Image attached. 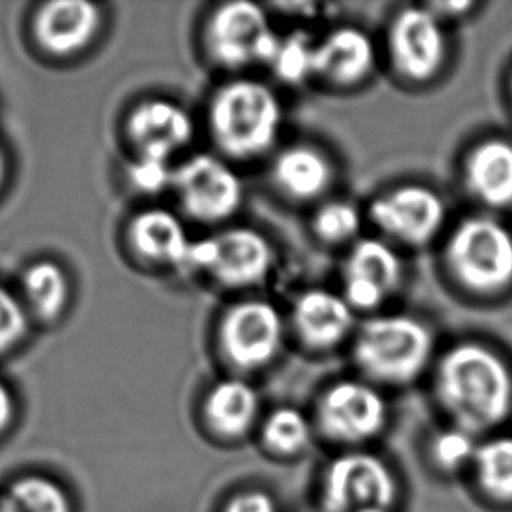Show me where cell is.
Segmentation results:
<instances>
[{"instance_id": "26", "label": "cell", "mask_w": 512, "mask_h": 512, "mask_svg": "<svg viewBox=\"0 0 512 512\" xmlns=\"http://www.w3.org/2000/svg\"><path fill=\"white\" fill-rule=\"evenodd\" d=\"M270 67L285 84L296 86L305 83L310 77H315V42L303 32L282 37Z\"/></svg>"}, {"instance_id": "1", "label": "cell", "mask_w": 512, "mask_h": 512, "mask_svg": "<svg viewBox=\"0 0 512 512\" xmlns=\"http://www.w3.org/2000/svg\"><path fill=\"white\" fill-rule=\"evenodd\" d=\"M437 399L451 422L479 439L512 413V376L485 346L460 345L444 355L436 378Z\"/></svg>"}, {"instance_id": "11", "label": "cell", "mask_w": 512, "mask_h": 512, "mask_svg": "<svg viewBox=\"0 0 512 512\" xmlns=\"http://www.w3.org/2000/svg\"><path fill=\"white\" fill-rule=\"evenodd\" d=\"M446 53L439 18L430 9L408 7L395 16L388 30V56L399 76L423 83L436 76Z\"/></svg>"}, {"instance_id": "13", "label": "cell", "mask_w": 512, "mask_h": 512, "mask_svg": "<svg viewBox=\"0 0 512 512\" xmlns=\"http://www.w3.org/2000/svg\"><path fill=\"white\" fill-rule=\"evenodd\" d=\"M401 278V259L387 242L360 238L346 257L343 298L353 312H373L397 291Z\"/></svg>"}, {"instance_id": "23", "label": "cell", "mask_w": 512, "mask_h": 512, "mask_svg": "<svg viewBox=\"0 0 512 512\" xmlns=\"http://www.w3.org/2000/svg\"><path fill=\"white\" fill-rule=\"evenodd\" d=\"M0 512H72L69 493L55 479L28 472L0 492Z\"/></svg>"}, {"instance_id": "14", "label": "cell", "mask_w": 512, "mask_h": 512, "mask_svg": "<svg viewBox=\"0 0 512 512\" xmlns=\"http://www.w3.org/2000/svg\"><path fill=\"white\" fill-rule=\"evenodd\" d=\"M126 137L140 158L172 163L173 156L193 142V118L172 100L149 98L128 114Z\"/></svg>"}, {"instance_id": "4", "label": "cell", "mask_w": 512, "mask_h": 512, "mask_svg": "<svg viewBox=\"0 0 512 512\" xmlns=\"http://www.w3.org/2000/svg\"><path fill=\"white\" fill-rule=\"evenodd\" d=\"M203 39L212 62L229 70L254 63L271 65L282 41L263 7L245 0L217 7L208 18Z\"/></svg>"}, {"instance_id": "34", "label": "cell", "mask_w": 512, "mask_h": 512, "mask_svg": "<svg viewBox=\"0 0 512 512\" xmlns=\"http://www.w3.org/2000/svg\"><path fill=\"white\" fill-rule=\"evenodd\" d=\"M359 512H390V511H387V509H364V511H359Z\"/></svg>"}, {"instance_id": "6", "label": "cell", "mask_w": 512, "mask_h": 512, "mask_svg": "<svg viewBox=\"0 0 512 512\" xmlns=\"http://www.w3.org/2000/svg\"><path fill=\"white\" fill-rule=\"evenodd\" d=\"M273 266V249L256 229L229 228L191 243L184 270L203 271L228 289L263 284Z\"/></svg>"}, {"instance_id": "32", "label": "cell", "mask_w": 512, "mask_h": 512, "mask_svg": "<svg viewBox=\"0 0 512 512\" xmlns=\"http://www.w3.org/2000/svg\"><path fill=\"white\" fill-rule=\"evenodd\" d=\"M16 418V401L13 392L4 381H0V437L6 436Z\"/></svg>"}, {"instance_id": "8", "label": "cell", "mask_w": 512, "mask_h": 512, "mask_svg": "<svg viewBox=\"0 0 512 512\" xmlns=\"http://www.w3.org/2000/svg\"><path fill=\"white\" fill-rule=\"evenodd\" d=\"M284 319L263 299L229 306L222 315L217 340L224 359L240 371H256L277 359L284 345Z\"/></svg>"}, {"instance_id": "31", "label": "cell", "mask_w": 512, "mask_h": 512, "mask_svg": "<svg viewBox=\"0 0 512 512\" xmlns=\"http://www.w3.org/2000/svg\"><path fill=\"white\" fill-rule=\"evenodd\" d=\"M224 512H278L275 502L263 492H245L229 502Z\"/></svg>"}, {"instance_id": "20", "label": "cell", "mask_w": 512, "mask_h": 512, "mask_svg": "<svg viewBox=\"0 0 512 512\" xmlns=\"http://www.w3.org/2000/svg\"><path fill=\"white\" fill-rule=\"evenodd\" d=\"M465 179L471 193L490 207L512 203V146L502 140H490L472 151Z\"/></svg>"}, {"instance_id": "33", "label": "cell", "mask_w": 512, "mask_h": 512, "mask_svg": "<svg viewBox=\"0 0 512 512\" xmlns=\"http://www.w3.org/2000/svg\"><path fill=\"white\" fill-rule=\"evenodd\" d=\"M2 175H4V158H2V153H0V180H2Z\"/></svg>"}, {"instance_id": "19", "label": "cell", "mask_w": 512, "mask_h": 512, "mask_svg": "<svg viewBox=\"0 0 512 512\" xmlns=\"http://www.w3.org/2000/svg\"><path fill=\"white\" fill-rule=\"evenodd\" d=\"M271 177L285 198L313 201L333 186L334 167L317 147L298 144L278 154L271 167Z\"/></svg>"}, {"instance_id": "2", "label": "cell", "mask_w": 512, "mask_h": 512, "mask_svg": "<svg viewBox=\"0 0 512 512\" xmlns=\"http://www.w3.org/2000/svg\"><path fill=\"white\" fill-rule=\"evenodd\" d=\"M284 111L275 91L254 79H236L215 91L208 126L215 146L235 160H252L275 146Z\"/></svg>"}, {"instance_id": "7", "label": "cell", "mask_w": 512, "mask_h": 512, "mask_svg": "<svg viewBox=\"0 0 512 512\" xmlns=\"http://www.w3.org/2000/svg\"><path fill=\"white\" fill-rule=\"evenodd\" d=\"M172 189L184 214L203 224L228 221L242 207V179L214 154H194L179 163Z\"/></svg>"}, {"instance_id": "17", "label": "cell", "mask_w": 512, "mask_h": 512, "mask_svg": "<svg viewBox=\"0 0 512 512\" xmlns=\"http://www.w3.org/2000/svg\"><path fill=\"white\" fill-rule=\"evenodd\" d=\"M376 49L371 37L357 27L334 28L315 42V77L338 88H353L373 74Z\"/></svg>"}, {"instance_id": "21", "label": "cell", "mask_w": 512, "mask_h": 512, "mask_svg": "<svg viewBox=\"0 0 512 512\" xmlns=\"http://www.w3.org/2000/svg\"><path fill=\"white\" fill-rule=\"evenodd\" d=\"M259 395L247 381H219L205 399V418L214 432L224 437H240L256 422Z\"/></svg>"}, {"instance_id": "22", "label": "cell", "mask_w": 512, "mask_h": 512, "mask_svg": "<svg viewBox=\"0 0 512 512\" xmlns=\"http://www.w3.org/2000/svg\"><path fill=\"white\" fill-rule=\"evenodd\" d=\"M471 472L486 500L512 507V436L483 437Z\"/></svg>"}, {"instance_id": "29", "label": "cell", "mask_w": 512, "mask_h": 512, "mask_svg": "<svg viewBox=\"0 0 512 512\" xmlns=\"http://www.w3.org/2000/svg\"><path fill=\"white\" fill-rule=\"evenodd\" d=\"M173 168L170 161L137 156L128 167V180L142 194H160L172 189Z\"/></svg>"}, {"instance_id": "5", "label": "cell", "mask_w": 512, "mask_h": 512, "mask_svg": "<svg viewBox=\"0 0 512 512\" xmlns=\"http://www.w3.org/2000/svg\"><path fill=\"white\" fill-rule=\"evenodd\" d=\"M446 259L451 273L476 292H497L512 282V235L500 222L474 217L450 238Z\"/></svg>"}, {"instance_id": "30", "label": "cell", "mask_w": 512, "mask_h": 512, "mask_svg": "<svg viewBox=\"0 0 512 512\" xmlns=\"http://www.w3.org/2000/svg\"><path fill=\"white\" fill-rule=\"evenodd\" d=\"M27 331L23 306L0 287V353L16 345Z\"/></svg>"}, {"instance_id": "27", "label": "cell", "mask_w": 512, "mask_h": 512, "mask_svg": "<svg viewBox=\"0 0 512 512\" xmlns=\"http://www.w3.org/2000/svg\"><path fill=\"white\" fill-rule=\"evenodd\" d=\"M362 229L359 208L348 201H327L313 217V233L327 245L355 243Z\"/></svg>"}, {"instance_id": "10", "label": "cell", "mask_w": 512, "mask_h": 512, "mask_svg": "<svg viewBox=\"0 0 512 512\" xmlns=\"http://www.w3.org/2000/svg\"><path fill=\"white\" fill-rule=\"evenodd\" d=\"M317 423L322 434L336 443H364L385 427L387 404L362 381H340L322 395Z\"/></svg>"}, {"instance_id": "9", "label": "cell", "mask_w": 512, "mask_h": 512, "mask_svg": "<svg viewBox=\"0 0 512 512\" xmlns=\"http://www.w3.org/2000/svg\"><path fill=\"white\" fill-rule=\"evenodd\" d=\"M397 483L383 460L367 453H348L327 467L322 485L326 512H359L394 506Z\"/></svg>"}, {"instance_id": "12", "label": "cell", "mask_w": 512, "mask_h": 512, "mask_svg": "<svg viewBox=\"0 0 512 512\" xmlns=\"http://www.w3.org/2000/svg\"><path fill=\"white\" fill-rule=\"evenodd\" d=\"M369 217L383 235L404 245L429 242L444 222V205L422 186L395 187L371 203Z\"/></svg>"}, {"instance_id": "28", "label": "cell", "mask_w": 512, "mask_h": 512, "mask_svg": "<svg viewBox=\"0 0 512 512\" xmlns=\"http://www.w3.org/2000/svg\"><path fill=\"white\" fill-rule=\"evenodd\" d=\"M481 439L458 427L439 432L430 444V457L439 471L446 474L471 471Z\"/></svg>"}, {"instance_id": "18", "label": "cell", "mask_w": 512, "mask_h": 512, "mask_svg": "<svg viewBox=\"0 0 512 512\" xmlns=\"http://www.w3.org/2000/svg\"><path fill=\"white\" fill-rule=\"evenodd\" d=\"M128 245L135 256L154 266L184 268L191 240L177 215L165 208H147L128 224Z\"/></svg>"}, {"instance_id": "16", "label": "cell", "mask_w": 512, "mask_h": 512, "mask_svg": "<svg viewBox=\"0 0 512 512\" xmlns=\"http://www.w3.org/2000/svg\"><path fill=\"white\" fill-rule=\"evenodd\" d=\"M102 18L100 7L86 0H55L41 7L35 35L51 55H76L97 37Z\"/></svg>"}, {"instance_id": "24", "label": "cell", "mask_w": 512, "mask_h": 512, "mask_svg": "<svg viewBox=\"0 0 512 512\" xmlns=\"http://www.w3.org/2000/svg\"><path fill=\"white\" fill-rule=\"evenodd\" d=\"M23 291L32 312L42 320H53L69 303V278L55 263H37L23 277Z\"/></svg>"}, {"instance_id": "25", "label": "cell", "mask_w": 512, "mask_h": 512, "mask_svg": "<svg viewBox=\"0 0 512 512\" xmlns=\"http://www.w3.org/2000/svg\"><path fill=\"white\" fill-rule=\"evenodd\" d=\"M312 439V429L298 409L273 411L263 425V441L268 450L278 455H296L305 450Z\"/></svg>"}, {"instance_id": "15", "label": "cell", "mask_w": 512, "mask_h": 512, "mask_svg": "<svg viewBox=\"0 0 512 512\" xmlns=\"http://www.w3.org/2000/svg\"><path fill=\"white\" fill-rule=\"evenodd\" d=\"M355 312L343 294L310 289L303 292L292 308V327L303 345L326 352L350 338Z\"/></svg>"}, {"instance_id": "3", "label": "cell", "mask_w": 512, "mask_h": 512, "mask_svg": "<svg viewBox=\"0 0 512 512\" xmlns=\"http://www.w3.org/2000/svg\"><path fill=\"white\" fill-rule=\"evenodd\" d=\"M432 336L420 320L378 315L366 320L353 340V359L364 376L385 385H406L425 371Z\"/></svg>"}]
</instances>
